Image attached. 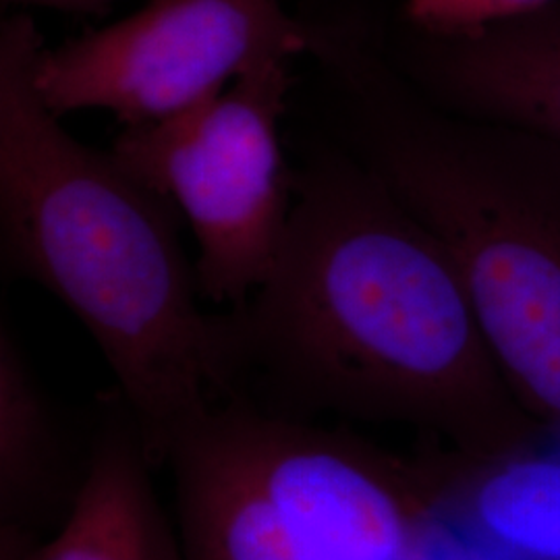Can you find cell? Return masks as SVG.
Segmentation results:
<instances>
[{"mask_svg":"<svg viewBox=\"0 0 560 560\" xmlns=\"http://www.w3.org/2000/svg\"><path fill=\"white\" fill-rule=\"evenodd\" d=\"M233 395L393 423L499 460L540 425L504 381L455 261L347 145L310 143L268 279L221 314Z\"/></svg>","mask_w":560,"mask_h":560,"instance_id":"cell-1","label":"cell"},{"mask_svg":"<svg viewBox=\"0 0 560 560\" xmlns=\"http://www.w3.org/2000/svg\"><path fill=\"white\" fill-rule=\"evenodd\" d=\"M32 18L0 27L2 266L59 298L101 347L152 465L233 393L221 314L200 307L175 203L42 102Z\"/></svg>","mask_w":560,"mask_h":560,"instance_id":"cell-2","label":"cell"},{"mask_svg":"<svg viewBox=\"0 0 560 560\" xmlns=\"http://www.w3.org/2000/svg\"><path fill=\"white\" fill-rule=\"evenodd\" d=\"M298 15L340 143L439 237L513 395L560 425L559 143L425 98L388 57L376 0Z\"/></svg>","mask_w":560,"mask_h":560,"instance_id":"cell-3","label":"cell"},{"mask_svg":"<svg viewBox=\"0 0 560 560\" xmlns=\"http://www.w3.org/2000/svg\"><path fill=\"white\" fill-rule=\"evenodd\" d=\"M183 560H420L441 509L353 434L229 397L173 444Z\"/></svg>","mask_w":560,"mask_h":560,"instance_id":"cell-4","label":"cell"},{"mask_svg":"<svg viewBox=\"0 0 560 560\" xmlns=\"http://www.w3.org/2000/svg\"><path fill=\"white\" fill-rule=\"evenodd\" d=\"M291 62L266 60L217 96L122 127L108 150L191 224L198 289L212 303H243L279 256L293 203V168L280 143Z\"/></svg>","mask_w":560,"mask_h":560,"instance_id":"cell-5","label":"cell"},{"mask_svg":"<svg viewBox=\"0 0 560 560\" xmlns=\"http://www.w3.org/2000/svg\"><path fill=\"white\" fill-rule=\"evenodd\" d=\"M303 52V25L282 0H152L42 50L34 81L57 117L102 108L129 127L217 96L266 60Z\"/></svg>","mask_w":560,"mask_h":560,"instance_id":"cell-6","label":"cell"},{"mask_svg":"<svg viewBox=\"0 0 560 560\" xmlns=\"http://www.w3.org/2000/svg\"><path fill=\"white\" fill-rule=\"evenodd\" d=\"M384 44L425 98L471 119L513 125L560 145V0L469 34H425L386 20Z\"/></svg>","mask_w":560,"mask_h":560,"instance_id":"cell-7","label":"cell"},{"mask_svg":"<svg viewBox=\"0 0 560 560\" xmlns=\"http://www.w3.org/2000/svg\"><path fill=\"white\" fill-rule=\"evenodd\" d=\"M154 469L115 393L102 409L71 509L30 560H183L179 527L162 509Z\"/></svg>","mask_w":560,"mask_h":560,"instance_id":"cell-8","label":"cell"},{"mask_svg":"<svg viewBox=\"0 0 560 560\" xmlns=\"http://www.w3.org/2000/svg\"><path fill=\"white\" fill-rule=\"evenodd\" d=\"M81 478H73L59 418L23 358L13 328L2 320L0 529L34 536L55 511L71 509Z\"/></svg>","mask_w":560,"mask_h":560,"instance_id":"cell-9","label":"cell"},{"mask_svg":"<svg viewBox=\"0 0 560 560\" xmlns=\"http://www.w3.org/2000/svg\"><path fill=\"white\" fill-rule=\"evenodd\" d=\"M499 460L463 494V525L502 557L560 560V457Z\"/></svg>","mask_w":560,"mask_h":560,"instance_id":"cell-10","label":"cell"},{"mask_svg":"<svg viewBox=\"0 0 560 560\" xmlns=\"http://www.w3.org/2000/svg\"><path fill=\"white\" fill-rule=\"evenodd\" d=\"M557 0H402L397 20L425 34H469L534 15Z\"/></svg>","mask_w":560,"mask_h":560,"instance_id":"cell-11","label":"cell"},{"mask_svg":"<svg viewBox=\"0 0 560 560\" xmlns=\"http://www.w3.org/2000/svg\"><path fill=\"white\" fill-rule=\"evenodd\" d=\"M9 4H34L78 15H104L115 0H2Z\"/></svg>","mask_w":560,"mask_h":560,"instance_id":"cell-12","label":"cell"}]
</instances>
